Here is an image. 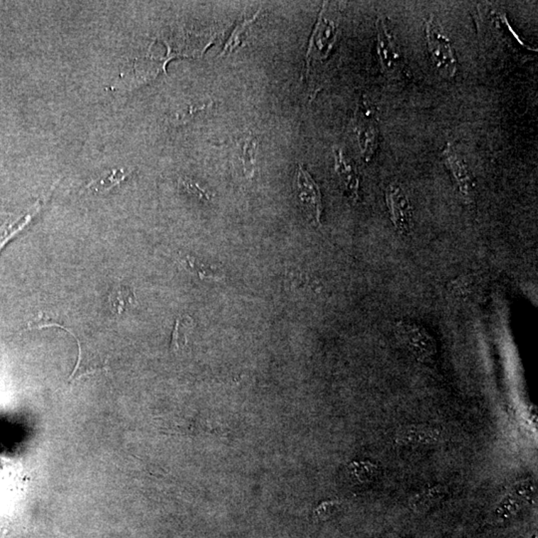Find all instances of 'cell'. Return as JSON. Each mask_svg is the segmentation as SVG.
<instances>
[{"label": "cell", "mask_w": 538, "mask_h": 538, "mask_svg": "<svg viewBox=\"0 0 538 538\" xmlns=\"http://www.w3.org/2000/svg\"><path fill=\"white\" fill-rule=\"evenodd\" d=\"M426 39L432 65L441 77L451 80L458 70L455 50L443 27L431 16L426 21Z\"/></svg>", "instance_id": "6da1fadb"}, {"label": "cell", "mask_w": 538, "mask_h": 538, "mask_svg": "<svg viewBox=\"0 0 538 538\" xmlns=\"http://www.w3.org/2000/svg\"><path fill=\"white\" fill-rule=\"evenodd\" d=\"M377 52L382 72L387 78L399 79L405 70L403 56L383 16L376 22Z\"/></svg>", "instance_id": "7a4b0ae2"}, {"label": "cell", "mask_w": 538, "mask_h": 538, "mask_svg": "<svg viewBox=\"0 0 538 538\" xmlns=\"http://www.w3.org/2000/svg\"><path fill=\"white\" fill-rule=\"evenodd\" d=\"M355 132L363 160L369 162L378 148L379 127L376 110L366 101L357 110Z\"/></svg>", "instance_id": "3957f363"}, {"label": "cell", "mask_w": 538, "mask_h": 538, "mask_svg": "<svg viewBox=\"0 0 538 538\" xmlns=\"http://www.w3.org/2000/svg\"><path fill=\"white\" fill-rule=\"evenodd\" d=\"M337 38V26L334 21L327 16L325 7L320 12L319 18L312 36H311L309 47H308L306 62H307V74L309 71L310 63L312 60H324L329 55Z\"/></svg>", "instance_id": "277c9868"}, {"label": "cell", "mask_w": 538, "mask_h": 538, "mask_svg": "<svg viewBox=\"0 0 538 538\" xmlns=\"http://www.w3.org/2000/svg\"><path fill=\"white\" fill-rule=\"evenodd\" d=\"M296 186H297L298 197L303 206L305 207L308 216L316 226H320V216L322 212L320 189L307 170L301 164L298 165Z\"/></svg>", "instance_id": "5b68a950"}, {"label": "cell", "mask_w": 538, "mask_h": 538, "mask_svg": "<svg viewBox=\"0 0 538 538\" xmlns=\"http://www.w3.org/2000/svg\"><path fill=\"white\" fill-rule=\"evenodd\" d=\"M443 159L446 168L453 175L461 194L465 199H471L475 192V182L463 155L456 149L455 146L448 143L443 152Z\"/></svg>", "instance_id": "8992f818"}, {"label": "cell", "mask_w": 538, "mask_h": 538, "mask_svg": "<svg viewBox=\"0 0 538 538\" xmlns=\"http://www.w3.org/2000/svg\"><path fill=\"white\" fill-rule=\"evenodd\" d=\"M386 202L392 223L400 231L406 233L412 224V207L401 187L391 185L386 191Z\"/></svg>", "instance_id": "52a82bcc"}, {"label": "cell", "mask_w": 538, "mask_h": 538, "mask_svg": "<svg viewBox=\"0 0 538 538\" xmlns=\"http://www.w3.org/2000/svg\"><path fill=\"white\" fill-rule=\"evenodd\" d=\"M395 441L400 446H432L441 441V431L427 424H409L397 432Z\"/></svg>", "instance_id": "ba28073f"}, {"label": "cell", "mask_w": 538, "mask_h": 538, "mask_svg": "<svg viewBox=\"0 0 538 538\" xmlns=\"http://www.w3.org/2000/svg\"><path fill=\"white\" fill-rule=\"evenodd\" d=\"M335 171L341 186L352 201L357 202L359 199V175L354 162L344 154L340 148H334Z\"/></svg>", "instance_id": "9c48e42d"}, {"label": "cell", "mask_w": 538, "mask_h": 538, "mask_svg": "<svg viewBox=\"0 0 538 538\" xmlns=\"http://www.w3.org/2000/svg\"><path fill=\"white\" fill-rule=\"evenodd\" d=\"M405 338H406L409 349L413 352L415 356L422 361L429 359L436 354V343L433 338L429 336L428 333L424 332V330L416 326H406Z\"/></svg>", "instance_id": "30bf717a"}, {"label": "cell", "mask_w": 538, "mask_h": 538, "mask_svg": "<svg viewBox=\"0 0 538 538\" xmlns=\"http://www.w3.org/2000/svg\"><path fill=\"white\" fill-rule=\"evenodd\" d=\"M449 488L445 485H428L423 490L415 493L410 500V507L413 508L414 512L423 513L428 512L432 507H435L448 495Z\"/></svg>", "instance_id": "8fae6325"}, {"label": "cell", "mask_w": 538, "mask_h": 538, "mask_svg": "<svg viewBox=\"0 0 538 538\" xmlns=\"http://www.w3.org/2000/svg\"><path fill=\"white\" fill-rule=\"evenodd\" d=\"M111 310L115 315H122L128 308L137 305V298L134 291L129 286L119 285L116 286L109 296Z\"/></svg>", "instance_id": "7c38bea8"}, {"label": "cell", "mask_w": 538, "mask_h": 538, "mask_svg": "<svg viewBox=\"0 0 538 538\" xmlns=\"http://www.w3.org/2000/svg\"><path fill=\"white\" fill-rule=\"evenodd\" d=\"M523 503L515 498L512 493H507L495 505L492 512V518L497 522H510L512 518L517 517L522 510Z\"/></svg>", "instance_id": "4fadbf2b"}, {"label": "cell", "mask_w": 538, "mask_h": 538, "mask_svg": "<svg viewBox=\"0 0 538 538\" xmlns=\"http://www.w3.org/2000/svg\"><path fill=\"white\" fill-rule=\"evenodd\" d=\"M181 263L187 271L197 275L199 280L221 281L224 280L223 271L214 266L207 265L201 261L197 260L192 256H186L181 259Z\"/></svg>", "instance_id": "5bb4252c"}, {"label": "cell", "mask_w": 538, "mask_h": 538, "mask_svg": "<svg viewBox=\"0 0 538 538\" xmlns=\"http://www.w3.org/2000/svg\"><path fill=\"white\" fill-rule=\"evenodd\" d=\"M379 466L371 461H354L348 465L350 478L359 483H369L377 478Z\"/></svg>", "instance_id": "9a60e30c"}, {"label": "cell", "mask_w": 538, "mask_h": 538, "mask_svg": "<svg viewBox=\"0 0 538 538\" xmlns=\"http://www.w3.org/2000/svg\"><path fill=\"white\" fill-rule=\"evenodd\" d=\"M47 327L61 328V329L65 330V331L70 333V334L72 335L74 338H75L76 342H77L78 345V358L77 362H76L75 364V367H74L73 371L71 373L69 379L74 378L76 372L78 371L79 367H80L81 359H82V349H81V344L80 341H79L78 337L76 336V335L74 334V333L71 331L70 329H68L67 327L63 326L62 324H59V323L53 322V321H51L48 317H46V316H44L43 314H39L38 317H37L36 319H34L33 321H31V322H29L28 326H27V330L43 329V328Z\"/></svg>", "instance_id": "2e32d148"}, {"label": "cell", "mask_w": 538, "mask_h": 538, "mask_svg": "<svg viewBox=\"0 0 538 538\" xmlns=\"http://www.w3.org/2000/svg\"><path fill=\"white\" fill-rule=\"evenodd\" d=\"M194 326V321L190 316H180L175 323L172 330L171 349L179 351L182 347L186 346L187 342V331Z\"/></svg>", "instance_id": "e0dca14e"}, {"label": "cell", "mask_w": 538, "mask_h": 538, "mask_svg": "<svg viewBox=\"0 0 538 538\" xmlns=\"http://www.w3.org/2000/svg\"><path fill=\"white\" fill-rule=\"evenodd\" d=\"M258 150V141L254 138H248L244 142L243 148V165L244 176L246 179L251 180L256 172V155Z\"/></svg>", "instance_id": "ac0fdd59"}, {"label": "cell", "mask_w": 538, "mask_h": 538, "mask_svg": "<svg viewBox=\"0 0 538 538\" xmlns=\"http://www.w3.org/2000/svg\"><path fill=\"white\" fill-rule=\"evenodd\" d=\"M35 212L27 214L23 219H18V221H14V223L9 224V226L4 224V226L0 228V253H1L2 249L4 248V246H6L9 241H11L16 234L21 233L22 229L26 228L29 221H31L32 216Z\"/></svg>", "instance_id": "d6986e66"}, {"label": "cell", "mask_w": 538, "mask_h": 538, "mask_svg": "<svg viewBox=\"0 0 538 538\" xmlns=\"http://www.w3.org/2000/svg\"><path fill=\"white\" fill-rule=\"evenodd\" d=\"M258 16L259 11L253 17V18L248 19V21H244L243 23L239 24V26L234 29L231 37H229V40L226 41L224 50L221 52L219 57L226 55V54L233 53L234 50H236V49L241 45V43H243V39L241 38H243V34L246 33V29H248L251 24H253V22L256 21V19L258 18Z\"/></svg>", "instance_id": "ffe728a7"}, {"label": "cell", "mask_w": 538, "mask_h": 538, "mask_svg": "<svg viewBox=\"0 0 538 538\" xmlns=\"http://www.w3.org/2000/svg\"><path fill=\"white\" fill-rule=\"evenodd\" d=\"M515 498H517L525 505V503L532 502L535 495L534 483L529 480L517 481L510 490Z\"/></svg>", "instance_id": "44dd1931"}, {"label": "cell", "mask_w": 538, "mask_h": 538, "mask_svg": "<svg viewBox=\"0 0 538 538\" xmlns=\"http://www.w3.org/2000/svg\"><path fill=\"white\" fill-rule=\"evenodd\" d=\"M125 177L123 171H114L107 177L91 182L88 187L98 192L108 191V190L119 185L121 182L124 181Z\"/></svg>", "instance_id": "7402d4cb"}, {"label": "cell", "mask_w": 538, "mask_h": 538, "mask_svg": "<svg viewBox=\"0 0 538 538\" xmlns=\"http://www.w3.org/2000/svg\"><path fill=\"white\" fill-rule=\"evenodd\" d=\"M338 505H339V503L337 502H332V500L322 503L319 507L314 510V517L319 520H326L334 515L335 512H336Z\"/></svg>", "instance_id": "603a6c76"}, {"label": "cell", "mask_w": 538, "mask_h": 538, "mask_svg": "<svg viewBox=\"0 0 538 538\" xmlns=\"http://www.w3.org/2000/svg\"><path fill=\"white\" fill-rule=\"evenodd\" d=\"M384 538H392V537H384Z\"/></svg>", "instance_id": "cb8c5ba5"}]
</instances>
